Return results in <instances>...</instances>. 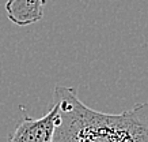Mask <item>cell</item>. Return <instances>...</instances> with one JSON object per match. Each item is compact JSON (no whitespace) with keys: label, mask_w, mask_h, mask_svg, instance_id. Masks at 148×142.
Segmentation results:
<instances>
[{"label":"cell","mask_w":148,"mask_h":142,"mask_svg":"<svg viewBox=\"0 0 148 142\" xmlns=\"http://www.w3.org/2000/svg\"><path fill=\"white\" fill-rule=\"evenodd\" d=\"M53 94L58 104L56 126L82 142H148V103L105 114L83 104L75 87L57 86Z\"/></svg>","instance_id":"obj_1"},{"label":"cell","mask_w":148,"mask_h":142,"mask_svg":"<svg viewBox=\"0 0 148 142\" xmlns=\"http://www.w3.org/2000/svg\"><path fill=\"white\" fill-rule=\"evenodd\" d=\"M58 104L54 101L49 111L38 119L23 118L8 135V142H54V128Z\"/></svg>","instance_id":"obj_2"},{"label":"cell","mask_w":148,"mask_h":142,"mask_svg":"<svg viewBox=\"0 0 148 142\" xmlns=\"http://www.w3.org/2000/svg\"><path fill=\"white\" fill-rule=\"evenodd\" d=\"M45 0H7V18L18 26L36 23L44 17Z\"/></svg>","instance_id":"obj_3"}]
</instances>
